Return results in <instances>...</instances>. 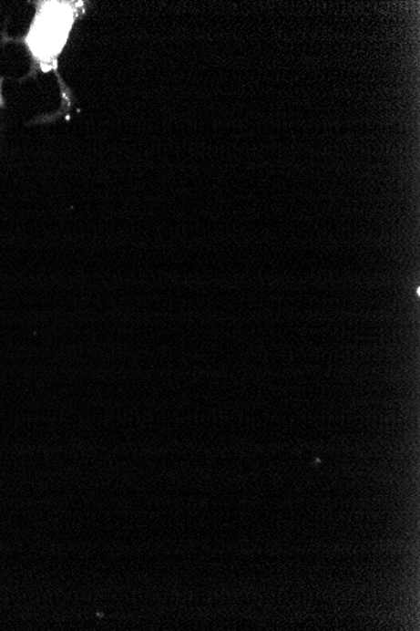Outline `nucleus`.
<instances>
[{"mask_svg":"<svg viewBox=\"0 0 420 631\" xmlns=\"http://www.w3.org/2000/svg\"><path fill=\"white\" fill-rule=\"evenodd\" d=\"M71 15L67 5L53 3L46 6L29 37L36 55L48 57L57 54L67 37L72 22Z\"/></svg>","mask_w":420,"mask_h":631,"instance_id":"nucleus-1","label":"nucleus"}]
</instances>
